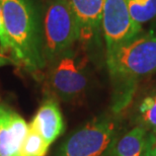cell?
Listing matches in <instances>:
<instances>
[{"label":"cell","mask_w":156,"mask_h":156,"mask_svg":"<svg viewBox=\"0 0 156 156\" xmlns=\"http://www.w3.org/2000/svg\"><path fill=\"white\" fill-rule=\"evenodd\" d=\"M12 60L32 75L47 67L43 46V16L35 0H0Z\"/></svg>","instance_id":"1"},{"label":"cell","mask_w":156,"mask_h":156,"mask_svg":"<svg viewBox=\"0 0 156 156\" xmlns=\"http://www.w3.org/2000/svg\"><path fill=\"white\" fill-rule=\"evenodd\" d=\"M113 85L112 111L119 114L130 105L140 79L156 72V35L142 34L105 56Z\"/></svg>","instance_id":"2"},{"label":"cell","mask_w":156,"mask_h":156,"mask_svg":"<svg viewBox=\"0 0 156 156\" xmlns=\"http://www.w3.org/2000/svg\"><path fill=\"white\" fill-rule=\"evenodd\" d=\"M79 41V27L68 0H49L43 15V46L47 65Z\"/></svg>","instance_id":"3"},{"label":"cell","mask_w":156,"mask_h":156,"mask_svg":"<svg viewBox=\"0 0 156 156\" xmlns=\"http://www.w3.org/2000/svg\"><path fill=\"white\" fill-rule=\"evenodd\" d=\"M115 115H101L78 128L60 145L56 156L108 155L118 135Z\"/></svg>","instance_id":"4"},{"label":"cell","mask_w":156,"mask_h":156,"mask_svg":"<svg viewBox=\"0 0 156 156\" xmlns=\"http://www.w3.org/2000/svg\"><path fill=\"white\" fill-rule=\"evenodd\" d=\"M47 66H49L46 80L49 95L72 102L84 94L89 82L86 64L73 48Z\"/></svg>","instance_id":"5"},{"label":"cell","mask_w":156,"mask_h":156,"mask_svg":"<svg viewBox=\"0 0 156 156\" xmlns=\"http://www.w3.org/2000/svg\"><path fill=\"white\" fill-rule=\"evenodd\" d=\"M101 33L107 56L142 35L143 27L134 21L125 0H105Z\"/></svg>","instance_id":"6"},{"label":"cell","mask_w":156,"mask_h":156,"mask_svg":"<svg viewBox=\"0 0 156 156\" xmlns=\"http://www.w3.org/2000/svg\"><path fill=\"white\" fill-rule=\"evenodd\" d=\"M79 27V42L87 48L101 45V14L105 0H68Z\"/></svg>","instance_id":"7"},{"label":"cell","mask_w":156,"mask_h":156,"mask_svg":"<svg viewBox=\"0 0 156 156\" xmlns=\"http://www.w3.org/2000/svg\"><path fill=\"white\" fill-rule=\"evenodd\" d=\"M29 124L6 105L0 107V156H21Z\"/></svg>","instance_id":"8"},{"label":"cell","mask_w":156,"mask_h":156,"mask_svg":"<svg viewBox=\"0 0 156 156\" xmlns=\"http://www.w3.org/2000/svg\"><path fill=\"white\" fill-rule=\"evenodd\" d=\"M30 126L51 145L64 131V120L58 101L49 95L41 104Z\"/></svg>","instance_id":"9"},{"label":"cell","mask_w":156,"mask_h":156,"mask_svg":"<svg viewBox=\"0 0 156 156\" xmlns=\"http://www.w3.org/2000/svg\"><path fill=\"white\" fill-rule=\"evenodd\" d=\"M156 136L143 125H138L120 137H116L108 156H145L154 144Z\"/></svg>","instance_id":"10"},{"label":"cell","mask_w":156,"mask_h":156,"mask_svg":"<svg viewBox=\"0 0 156 156\" xmlns=\"http://www.w3.org/2000/svg\"><path fill=\"white\" fill-rule=\"evenodd\" d=\"M136 23L143 26L156 17V0H125Z\"/></svg>","instance_id":"11"},{"label":"cell","mask_w":156,"mask_h":156,"mask_svg":"<svg viewBox=\"0 0 156 156\" xmlns=\"http://www.w3.org/2000/svg\"><path fill=\"white\" fill-rule=\"evenodd\" d=\"M49 147L43 137L30 126L21 146V156H46Z\"/></svg>","instance_id":"12"},{"label":"cell","mask_w":156,"mask_h":156,"mask_svg":"<svg viewBox=\"0 0 156 156\" xmlns=\"http://www.w3.org/2000/svg\"><path fill=\"white\" fill-rule=\"evenodd\" d=\"M138 117L140 125L156 131V90L149 93L140 102L138 108Z\"/></svg>","instance_id":"13"},{"label":"cell","mask_w":156,"mask_h":156,"mask_svg":"<svg viewBox=\"0 0 156 156\" xmlns=\"http://www.w3.org/2000/svg\"><path fill=\"white\" fill-rule=\"evenodd\" d=\"M0 47L2 51H9V39L6 30L1 7H0Z\"/></svg>","instance_id":"14"},{"label":"cell","mask_w":156,"mask_h":156,"mask_svg":"<svg viewBox=\"0 0 156 156\" xmlns=\"http://www.w3.org/2000/svg\"><path fill=\"white\" fill-rule=\"evenodd\" d=\"M6 65H15V63L12 60V58H7L5 56L0 55V68L4 67Z\"/></svg>","instance_id":"15"},{"label":"cell","mask_w":156,"mask_h":156,"mask_svg":"<svg viewBox=\"0 0 156 156\" xmlns=\"http://www.w3.org/2000/svg\"><path fill=\"white\" fill-rule=\"evenodd\" d=\"M145 156H156V141L154 144L148 149L147 153L145 154Z\"/></svg>","instance_id":"16"},{"label":"cell","mask_w":156,"mask_h":156,"mask_svg":"<svg viewBox=\"0 0 156 156\" xmlns=\"http://www.w3.org/2000/svg\"><path fill=\"white\" fill-rule=\"evenodd\" d=\"M0 107H1V104H0Z\"/></svg>","instance_id":"17"}]
</instances>
